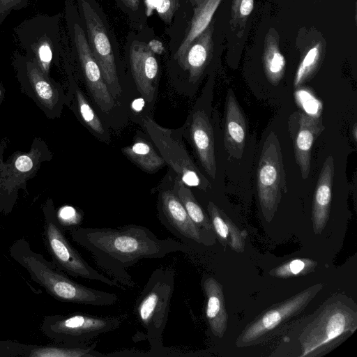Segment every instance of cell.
<instances>
[{
	"mask_svg": "<svg viewBox=\"0 0 357 357\" xmlns=\"http://www.w3.org/2000/svg\"><path fill=\"white\" fill-rule=\"evenodd\" d=\"M121 1L133 11H136L139 8V0H121Z\"/></svg>",
	"mask_w": 357,
	"mask_h": 357,
	"instance_id": "obj_35",
	"label": "cell"
},
{
	"mask_svg": "<svg viewBox=\"0 0 357 357\" xmlns=\"http://www.w3.org/2000/svg\"><path fill=\"white\" fill-rule=\"evenodd\" d=\"M205 0H188V1L192 4L193 6H197L202 3Z\"/></svg>",
	"mask_w": 357,
	"mask_h": 357,
	"instance_id": "obj_38",
	"label": "cell"
},
{
	"mask_svg": "<svg viewBox=\"0 0 357 357\" xmlns=\"http://www.w3.org/2000/svg\"><path fill=\"white\" fill-rule=\"evenodd\" d=\"M317 261L310 259H295L276 267L269 274L278 278H289L312 272L317 266Z\"/></svg>",
	"mask_w": 357,
	"mask_h": 357,
	"instance_id": "obj_26",
	"label": "cell"
},
{
	"mask_svg": "<svg viewBox=\"0 0 357 357\" xmlns=\"http://www.w3.org/2000/svg\"><path fill=\"white\" fill-rule=\"evenodd\" d=\"M246 123L234 92L229 89L226 96L224 144L229 155L241 159L245 147Z\"/></svg>",
	"mask_w": 357,
	"mask_h": 357,
	"instance_id": "obj_15",
	"label": "cell"
},
{
	"mask_svg": "<svg viewBox=\"0 0 357 357\" xmlns=\"http://www.w3.org/2000/svg\"><path fill=\"white\" fill-rule=\"evenodd\" d=\"M96 344L93 346L68 345L58 344V345H28L26 357H100L107 356L95 349Z\"/></svg>",
	"mask_w": 357,
	"mask_h": 357,
	"instance_id": "obj_22",
	"label": "cell"
},
{
	"mask_svg": "<svg viewBox=\"0 0 357 357\" xmlns=\"http://www.w3.org/2000/svg\"><path fill=\"white\" fill-rule=\"evenodd\" d=\"M180 0H144L146 14L149 15L155 10L159 17L167 24L172 22L177 10Z\"/></svg>",
	"mask_w": 357,
	"mask_h": 357,
	"instance_id": "obj_27",
	"label": "cell"
},
{
	"mask_svg": "<svg viewBox=\"0 0 357 357\" xmlns=\"http://www.w3.org/2000/svg\"><path fill=\"white\" fill-rule=\"evenodd\" d=\"M322 287L321 284L312 286L264 312L245 328L236 345L243 347L260 340L286 319L301 311Z\"/></svg>",
	"mask_w": 357,
	"mask_h": 357,
	"instance_id": "obj_8",
	"label": "cell"
},
{
	"mask_svg": "<svg viewBox=\"0 0 357 357\" xmlns=\"http://www.w3.org/2000/svg\"><path fill=\"white\" fill-rule=\"evenodd\" d=\"M175 283V273L169 267L153 271L134 307L136 318L146 331L151 356H167L162 344Z\"/></svg>",
	"mask_w": 357,
	"mask_h": 357,
	"instance_id": "obj_3",
	"label": "cell"
},
{
	"mask_svg": "<svg viewBox=\"0 0 357 357\" xmlns=\"http://www.w3.org/2000/svg\"><path fill=\"white\" fill-rule=\"evenodd\" d=\"M205 317L212 334L222 338L227 327L228 316L222 284L211 276L204 278Z\"/></svg>",
	"mask_w": 357,
	"mask_h": 357,
	"instance_id": "obj_17",
	"label": "cell"
},
{
	"mask_svg": "<svg viewBox=\"0 0 357 357\" xmlns=\"http://www.w3.org/2000/svg\"><path fill=\"white\" fill-rule=\"evenodd\" d=\"M190 136L202 165L213 178L216 174L214 135L207 114L203 109L196 110L192 118Z\"/></svg>",
	"mask_w": 357,
	"mask_h": 357,
	"instance_id": "obj_13",
	"label": "cell"
},
{
	"mask_svg": "<svg viewBox=\"0 0 357 357\" xmlns=\"http://www.w3.org/2000/svg\"><path fill=\"white\" fill-rule=\"evenodd\" d=\"M15 167L20 172H28L32 168L33 162L29 157L21 155L17 158Z\"/></svg>",
	"mask_w": 357,
	"mask_h": 357,
	"instance_id": "obj_34",
	"label": "cell"
},
{
	"mask_svg": "<svg viewBox=\"0 0 357 357\" xmlns=\"http://www.w3.org/2000/svg\"><path fill=\"white\" fill-rule=\"evenodd\" d=\"M263 66L269 82L277 86L284 74L285 59L279 47L278 35L273 29H271L265 37Z\"/></svg>",
	"mask_w": 357,
	"mask_h": 357,
	"instance_id": "obj_21",
	"label": "cell"
},
{
	"mask_svg": "<svg viewBox=\"0 0 357 357\" xmlns=\"http://www.w3.org/2000/svg\"><path fill=\"white\" fill-rule=\"evenodd\" d=\"M356 328L357 312L352 301L340 296L328 301L301 334L300 356H314L329 350Z\"/></svg>",
	"mask_w": 357,
	"mask_h": 357,
	"instance_id": "obj_4",
	"label": "cell"
},
{
	"mask_svg": "<svg viewBox=\"0 0 357 357\" xmlns=\"http://www.w3.org/2000/svg\"><path fill=\"white\" fill-rule=\"evenodd\" d=\"M9 252L31 280L57 301L93 306L112 305L119 301L116 294L90 288L70 279L52 261L33 251L24 238L14 241Z\"/></svg>",
	"mask_w": 357,
	"mask_h": 357,
	"instance_id": "obj_2",
	"label": "cell"
},
{
	"mask_svg": "<svg viewBox=\"0 0 357 357\" xmlns=\"http://www.w3.org/2000/svg\"><path fill=\"white\" fill-rule=\"evenodd\" d=\"M209 218L218 241L236 252H243L246 232L240 230L230 218L213 202L207 205Z\"/></svg>",
	"mask_w": 357,
	"mask_h": 357,
	"instance_id": "obj_19",
	"label": "cell"
},
{
	"mask_svg": "<svg viewBox=\"0 0 357 357\" xmlns=\"http://www.w3.org/2000/svg\"><path fill=\"white\" fill-rule=\"evenodd\" d=\"M351 134L353 135L354 142H356V141H357V126H356V123L353 126V128L351 130Z\"/></svg>",
	"mask_w": 357,
	"mask_h": 357,
	"instance_id": "obj_37",
	"label": "cell"
},
{
	"mask_svg": "<svg viewBox=\"0 0 357 357\" xmlns=\"http://www.w3.org/2000/svg\"><path fill=\"white\" fill-rule=\"evenodd\" d=\"M213 24L208 26L190 45L183 57L178 63L188 71L190 82H197L211 60L213 52Z\"/></svg>",
	"mask_w": 357,
	"mask_h": 357,
	"instance_id": "obj_18",
	"label": "cell"
},
{
	"mask_svg": "<svg viewBox=\"0 0 357 357\" xmlns=\"http://www.w3.org/2000/svg\"><path fill=\"white\" fill-rule=\"evenodd\" d=\"M77 214L75 208L70 206L62 208L58 214L59 220L64 229L68 230L75 227V225L80 221V218H77Z\"/></svg>",
	"mask_w": 357,
	"mask_h": 357,
	"instance_id": "obj_31",
	"label": "cell"
},
{
	"mask_svg": "<svg viewBox=\"0 0 357 357\" xmlns=\"http://www.w3.org/2000/svg\"><path fill=\"white\" fill-rule=\"evenodd\" d=\"M36 53L43 67H47L52 59V44L50 39L43 38L40 42L33 44Z\"/></svg>",
	"mask_w": 357,
	"mask_h": 357,
	"instance_id": "obj_32",
	"label": "cell"
},
{
	"mask_svg": "<svg viewBox=\"0 0 357 357\" xmlns=\"http://www.w3.org/2000/svg\"><path fill=\"white\" fill-rule=\"evenodd\" d=\"M27 346L11 341H1L0 357L25 356Z\"/></svg>",
	"mask_w": 357,
	"mask_h": 357,
	"instance_id": "obj_30",
	"label": "cell"
},
{
	"mask_svg": "<svg viewBox=\"0 0 357 357\" xmlns=\"http://www.w3.org/2000/svg\"><path fill=\"white\" fill-rule=\"evenodd\" d=\"M174 190L194 223L208 235L213 234L209 217L196 200L191 190L180 178L176 179Z\"/></svg>",
	"mask_w": 357,
	"mask_h": 357,
	"instance_id": "obj_23",
	"label": "cell"
},
{
	"mask_svg": "<svg viewBox=\"0 0 357 357\" xmlns=\"http://www.w3.org/2000/svg\"><path fill=\"white\" fill-rule=\"evenodd\" d=\"M81 7L86 26L89 47L110 93L114 98H116L121 95L122 90L106 29L100 16L87 1L81 0Z\"/></svg>",
	"mask_w": 357,
	"mask_h": 357,
	"instance_id": "obj_9",
	"label": "cell"
},
{
	"mask_svg": "<svg viewBox=\"0 0 357 357\" xmlns=\"http://www.w3.org/2000/svg\"><path fill=\"white\" fill-rule=\"evenodd\" d=\"M297 114L298 119L294 138V153L301 176L305 179L310 170L312 147L324 128L320 118L303 112H297Z\"/></svg>",
	"mask_w": 357,
	"mask_h": 357,
	"instance_id": "obj_14",
	"label": "cell"
},
{
	"mask_svg": "<svg viewBox=\"0 0 357 357\" xmlns=\"http://www.w3.org/2000/svg\"><path fill=\"white\" fill-rule=\"evenodd\" d=\"M11 1L15 2L14 0H0V6L4 8H6V6L8 4L11 6Z\"/></svg>",
	"mask_w": 357,
	"mask_h": 357,
	"instance_id": "obj_36",
	"label": "cell"
},
{
	"mask_svg": "<svg viewBox=\"0 0 357 357\" xmlns=\"http://www.w3.org/2000/svg\"><path fill=\"white\" fill-rule=\"evenodd\" d=\"M77 96L79 109L84 121L93 131L102 135L105 131L104 128L93 108L79 91H77Z\"/></svg>",
	"mask_w": 357,
	"mask_h": 357,
	"instance_id": "obj_29",
	"label": "cell"
},
{
	"mask_svg": "<svg viewBox=\"0 0 357 357\" xmlns=\"http://www.w3.org/2000/svg\"><path fill=\"white\" fill-rule=\"evenodd\" d=\"M254 8V0H233L230 24L232 29L238 26L244 29L247 20Z\"/></svg>",
	"mask_w": 357,
	"mask_h": 357,
	"instance_id": "obj_28",
	"label": "cell"
},
{
	"mask_svg": "<svg viewBox=\"0 0 357 357\" xmlns=\"http://www.w3.org/2000/svg\"><path fill=\"white\" fill-rule=\"evenodd\" d=\"M123 153L143 169L153 172L165 164L153 146L146 141L137 139L130 146L123 149Z\"/></svg>",
	"mask_w": 357,
	"mask_h": 357,
	"instance_id": "obj_24",
	"label": "cell"
},
{
	"mask_svg": "<svg viewBox=\"0 0 357 357\" xmlns=\"http://www.w3.org/2000/svg\"><path fill=\"white\" fill-rule=\"evenodd\" d=\"M222 0H205L195 7L189 31L177 49L174 59L178 63L192 42L211 24L213 16Z\"/></svg>",
	"mask_w": 357,
	"mask_h": 357,
	"instance_id": "obj_20",
	"label": "cell"
},
{
	"mask_svg": "<svg viewBox=\"0 0 357 357\" xmlns=\"http://www.w3.org/2000/svg\"><path fill=\"white\" fill-rule=\"evenodd\" d=\"M68 231L75 242L91 253L96 264L124 287L137 286L128 269L139 260L188 251L184 243L158 238L149 228L134 224L119 228L75 227Z\"/></svg>",
	"mask_w": 357,
	"mask_h": 357,
	"instance_id": "obj_1",
	"label": "cell"
},
{
	"mask_svg": "<svg viewBox=\"0 0 357 357\" xmlns=\"http://www.w3.org/2000/svg\"><path fill=\"white\" fill-rule=\"evenodd\" d=\"M35 88L38 96L43 99L50 100L52 98V89L47 82L43 79H38L36 82Z\"/></svg>",
	"mask_w": 357,
	"mask_h": 357,
	"instance_id": "obj_33",
	"label": "cell"
},
{
	"mask_svg": "<svg viewBox=\"0 0 357 357\" xmlns=\"http://www.w3.org/2000/svg\"><path fill=\"white\" fill-rule=\"evenodd\" d=\"M73 29L75 47L89 91L100 109L108 112L115 106L114 98L91 51L84 30L77 23L74 24Z\"/></svg>",
	"mask_w": 357,
	"mask_h": 357,
	"instance_id": "obj_11",
	"label": "cell"
},
{
	"mask_svg": "<svg viewBox=\"0 0 357 357\" xmlns=\"http://www.w3.org/2000/svg\"><path fill=\"white\" fill-rule=\"evenodd\" d=\"M158 218L162 224L183 243L208 245L209 235L191 220L174 190L161 192Z\"/></svg>",
	"mask_w": 357,
	"mask_h": 357,
	"instance_id": "obj_10",
	"label": "cell"
},
{
	"mask_svg": "<svg viewBox=\"0 0 357 357\" xmlns=\"http://www.w3.org/2000/svg\"><path fill=\"white\" fill-rule=\"evenodd\" d=\"M324 45L317 42L303 56L295 75L294 86L298 87L313 77L321 63Z\"/></svg>",
	"mask_w": 357,
	"mask_h": 357,
	"instance_id": "obj_25",
	"label": "cell"
},
{
	"mask_svg": "<svg viewBox=\"0 0 357 357\" xmlns=\"http://www.w3.org/2000/svg\"><path fill=\"white\" fill-rule=\"evenodd\" d=\"M334 176V160L328 156L321 167L317 183L312 210L314 232L321 233L328 222Z\"/></svg>",
	"mask_w": 357,
	"mask_h": 357,
	"instance_id": "obj_16",
	"label": "cell"
},
{
	"mask_svg": "<svg viewBox=\"0 0 357 357\" xmlns=\"http://www.w3.org/2000/svg\"><path fill=\"white\" fill-rule=\"evenodd\" d=\"M127 314L97 316L83 312L45 316L41 328L57 344L84 345L96 337L116 330Z\"/></svg>",
	"mask_w": 357,
	"mask_h": 357,
	"instance_id": "obj_5",
	"label": "cell"
},
{
	"mask_svg": "<svg viewBox=\"0 0 357 357\" xmlns=\"http://www.w3.org/2000/svg\"><path fill=\"white\" fill-rule=\"evenodd\" d=\"M258 197L263 215L267 222L274 216L285 185L284 170L280 142L275 132L267 136L259 160Z\"/></svg>",
	"mask_w": 357,
	"mask_h": 357,
	"instance_id": "obj_7",
	"label": "cell"
},
{
	"mask_svg": "<svg viewBox=\"0 0 357 357\" xmlns=\"http://www.w3.org/2000/svg\"><path fill=\"white\" fill-rule=\"evenodd\" d=\"M132 74L139 93L148 101H151L155 91L158 74V63L149 45L135 40L129 50Z\"/></svg>",
	"mask_w": 357,
	"mask_h": 357,
	"instance_id": "obj_12",
	"label": "cell"
},
{
	"mask_svg": "<svg viewBox=\"0 0 357 357\" xmlns=\"http://www.w3.org/2000/svg\"><path fill=\"white\" fill-rule=\"evenodd\" d=\"M44 240L52 262L60 270L75 278L101 282L125 289L121 284L93 268L71 245L57 214L49 211L45 215Z\"/></svg>",
	"mask_w": 357,
	"mask_h": 357,
	"instance_id": "obj_6",
	"label": "cell"
}]
</instances>
